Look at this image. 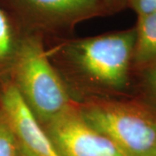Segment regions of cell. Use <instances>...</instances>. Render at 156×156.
<instances>
[{"mask_svg": "<svg viewBox=\"0 0 156 156\" xmlns=\"http://www.w3.org/2000/svg\"><path fill=\"white\" fill-rule=\"evenodd\" d=\"M14 85L37 118L48 122L69 108V96L37 38L24 39L16 51Z\"/></svg>", "mask_w": 156, "mask_h": 156, "instance_id": "obj_1", "label": "cell"}, {"mask_svg": "<svg viewBox=\"0 0 156 156\" xmlns=\"http://www.w3.org/2000/svg\"><path fill=\"white\" fill-rule=\"evenodd\" d=\"M81 116L110 140L124 156H156V115L122 103H97Z\"/></svg>", "mask_w": 156, "mask_h": 156, "instance_id": "obj_2", "label": "cell"}, {"mask_svg": "<svg viewBox=\"0 0 156 156\" xmlns=\"http://www.w3.org/2000/svg\"><path fill=\"white\" fill-rule=\"evenodd\" d=\"M135 39V30L84 39L74 45L73 54L90 77L104 85L120 88L127 82Z\"/></svg>", "mask_w": 156, "mask_h": 156, "instance_id": "obj_3", "label": "cell"}, {"mask_svg": "<svg viewBox=\"0 0 156 156\" xmlns=\"http://www.w3.org/2000/svg\"><path fill=\"white\" fill-rule=\"evenodd\" d=\"M46 133L61 156L122 154L110 140L70 108L48 122Z\"/></svg>", "mask_w": 156, "mask_h": 156, "instance_id": "obj_4", "label": "cell"}, {"mask_svg": "<svg viewBox=\"0 0 156 156\" xmlns=\"http://www.w3.org/2000/svg\"><path fill=\"white\" fill-rule=\"evenodd\" d=\"M0 99L1 110L22 147L33 156H61L14 83L6 84Z\"/></svg>", "mask_w": 156, "mask_h": 156, "instance_id": "obj_5", "label": "cell"}, {"mask_svg": "<svg viewBox=\"0 0 156 156\" xmlns=\"http://www.w3.org/2000/svg\"><path fill=\"white\" fill-rule=\"evenodd\" d=\"M36 12L56 19H72L92 13L99 0H21Z\"/></svg>", "mask_w": 156, "mask_h": 156, "instance_id": "obj_6", "label": "cell"}, {"mask_svg": "<svg viewBox=\"0 0 156 156\" xmlns=\"http://www.w3.org/2000/svg\"><path fill=\"white\" fill-rule=\"evenodd\" d=\"M134 55L135 61L143 63L156 57V12L140 15L138 18Z\"/></svg>", "mask_w": 156, "mask_h": 156, "instance_id": "obj_7", "label": "cell"}, {"mask_svg": "<svg viewBox=\"0 0 156 156\" xmlns=\"http://www.w3.org/2000/svg\"><path fill=\"white\" fill-rule=\"evenodd\" d=\"M20 145L5 114L0 109V156H18Z\"/></svg>", "mask_w": 156, "mask_h": 156, "instance_id": "obj_8", "label": "cell"}, {"mask_svg": "<svg viewBox=\"0 0 156 156\" xmlns=\"http://www.w3.org/2000/svg\"><path fill=\"white\" fill-rule=\"evenodd\" d=\"M12 32L8 18L0 9V61L6 60L12 54Z\"/></svg>", "mask_w": 156, "mask_h": 156, "instance_id": "obj_9", "label": "cell"}, {"mask_svg": "<svg viewBox=\"0 0 156 156\" xmlns=\"http://www.w3.org/2000/svg\"><path fill=\"white\" fill-rule=\"evenodd\" d=\"M131 3L139 16L156 12V0H131Z\"/></svg>", "mask_w": 156, "mask_h": 156, "instance_id": "obj_10", "label": "cell"}, {"mask_svg": "<svg viewBox=\"0 0 156 156\" xmlns=\"http://www.w3.org/2000/svg\"><path fill=\"white\" fill-rule=\"evenodd\" d=\"M147 82H148L151 88L156 92V65L153 68V69L148 74Z\"/></svg>", "mask_w": 156, "mask_h": 156, "instance_id": "obj_11", "label": "cell"}, {"mask_svg": "<svg viewBox=\"0 0 156 156\" xmlns=\"http://www.w3.org/2000/svg\"><path fill=\"white\" fill-rule=\"evenodd\" d=\"M20 145V144H19ZM18 156H33L31 154H30L28 151L25 150L23 147L20 146V150H19V155Z\"/></svg>", "mask_w": 156, "mask_h": 156, "instance_id": "obj_12", "label": "cell"}, {"mask_svg": "<svg viewBox=\"0 0 156 156\" xmlns=\"http://www.w3.org/2000/svg\"><path fill=\"white\" fill-rule=\"evenodd\" d=\"M102 156H124L123 154H105V155Z\"/></svg>", "mask_w": 156, "mask_h": 156, "instance_id": "obj_13", "label": "cell"}]
</instances>
